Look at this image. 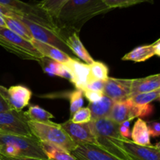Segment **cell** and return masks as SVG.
Wrapping results in <instances>:
<instances>
[{
    "mask_svg": "<svg viewBox=\"0 0 160 160\" xmlns=\"http://www.w3.org/2000/svg\"><path fill=\"white\" fill-rule=\"evenodd\" d=\"M70 74V82L76 89L84 90L88 82L90 67L89 65L81 62L78 59H71L66 63H62Z\"/></svg>",
    "mask_w": 160,
    "mask_h": 160,
    "instance_id": "cell-13",
    "label": "cell"
},
{
    "mask_svg": "<svg viewBox=\"0 0 160 160\" xmlns=\"http://www.w3.org/2000/svg\"><path fill=\"white\" fill-rule=\"evenodd\" d=\"M109 10L102 0H69L53 21L65 38L71 32L79 33L88 20Z\"/></svg>",
    "mask_w": 160,
    "mask_h": 160,
    "instance_id": "cell-1",
    "label": "cell"
},
{
    "mask_svg": "<svg viewBox=\"0 0 160 160\" xmlns=\"http://www.w3.org/2000/svg\"><path fill=\"white\" fill-rule=\"evenodd\" d=\"M0 6L19 14L21 17L48 28L61 35L60 31L55 24L52 19L36 5L24 2L21 0H0Z\"/></svg>",
    "mask_w": 160,
    "mask_h": 160,
    "instance_id": "cell-6",
    "label": "cell"
},
{
    "mask_svg": "<svg viewBox=\"0 0 160 160\" xmlns=\"http://www.w3.org/2000/svg\"><path fill=\"white\" fill-rule=\"evenodd\" d=\"M0 154L10 157H30L48 160L34 136L11 135L0 134Z\"/></svg>",
    "mask_w": 160,
    "mask_h": 160,
    "instance_id": "cell-2",
    "label": "cell"
},
{
    "mask_svg": "<svg viewBox=\"0 0 160 160\" xmlns=\"http://www.w3.org/2000/svg\"><path fill=\"white\" fill-rule=\"evenodd\" d=\"M147 128L149 132L150 137L158 138L160 135V123L157 120H152L146 122Z\"/></svg>",
    "mask_w": 160,
    "mask_h": 160,
    "instance_id": "cell-35",
    "label": "cell"
},
{
    "mask_svg": "<svg viewBox=\"0 0 160 160\" xmlns=\"http://www.w3.org/2000/svg\"><path fill=\"white\" fill-rule=\"evenodd\" d=\"M12 17H17L28 28V29L29 30L31 35H32L33 39H35L39 42H43V43L56 47L64 52L67 53L70 57L77 59L73 56L74 55L72 53L70 48L66 45L65 42H64V38L59 34L56 33V31H52L48 28H45L42 25L38 24L35 22L28 20V19L21 17L16 12H13V15Z\"/></svg>",
    "mask_w": 160,
    "mask_h": 160,
    "instance_id": "cell-7",
    "label": "cell"
},
{
    "mask_svg": "<svg viewBox=\"0 0 160 160\" xmlns=\"http://www.w3.org/2000/svg\"><path fill=\"white\" fill-rule=\"evenodd\" d=\"M89 126L97 145L123 160H128L120 148L123 138L120 134V124L109 118L91 120Z\"/></svg>",
    "mask_w": 160,
    "mask_h": 160,
    "instance_id": "cell-3",
    "label": "cell"
},
{
    "mask_svg": "<svg viewBox=\"0 0 160 160\" xmlns=\"http://www.w3.org/2000/svg\"><path fill=\"white\" fill-rule=\"evenodd\" d=\"M71 122L74 123H88L92 120V114L88 108H81L72 115Z\"/></svg>",
    "mask_w": 160,
    "mask_h": 160,
    "instance_id": "cell-32",
    "label": "cell"
},
{
    "mask_svg": "<svg viewBox=\"0 0 160 160\" xmlns=\"http://www.w3.org/2000/svg\"><path fill=\"white\" fill-rule=\"evenodd\" d=\"M113 104L114 102L106 95L98 102H89L88 108L92 114V120L108 118Z\"/></svg>",
    "mask_w": 160,
    "mask_h": 160,
    "instance_id": "cell-20",
    "label": "cell"
},
{
    "mask_svg": "<svg viewBox=\"0 0 160 160\" xmlns=\"http://www.w3.org/2000/svg\"><path fill=\"white\" fill-rule=\"evenodd\" d=\"M60 126L77 145L85 144L97 145L95 138L88 123H74L69 120L65 123H61Z\"/></svg>",
    "mask_w": 160,
    "mask_h": 160,
    "instance_id": "cell-11",
    "label": "cell"
},
{
    "mask_svg": "<svg viewBox=\"0 0 160 160\" xmlns=\"http://www.w3.org/2000/svg\"><path fill=\"white\" fill-rule=\"evenodd\" d=\"M0 159L1 160H45L41 159H36V158L30 157H10V156H6L0 154Z\"/></svg>",
    "mask_w": 160,
    "mask_h": 160,
    "instance_id": "cell-38",
    "label": "cell"
},
{
    "mask_svg": "<svg viewBox=\"0 0 160 160\" xmlns=\"http://www.w3.org/2000/svg\"><path fill=\"white\" fill-rule=\"evenodd\" d=\"M67 95L70 101V117H71L77 110L82 108L84 104V97H83L84 95H83V91L81 89H76L72 92H68Z\"/></svg>",
    "mask_w": 160,
    "mask_h": 160,
    "instance_id": "cell-29",
    "label": "cell"
},
{
    "mask_svg": "<svg viewBox=\"0 0 160 160\" xmlns=\"http://www.w3.org/2000/svg\"><path fill=\"white\" fill-rule=\"evenodd\" d=\"M0 160H1V159H0Z\"/></svg>",
    "mask_w": 160,
    "mask_h": 160,
    "instance_id": "cell-42",
    "label": "cell"
},
{
    "mask_svg": "<svg viewBox=\"0 0 160 160\" xmlns=\"http://www.w3.org/2000/svg\"><path fill=\"white\" fill-rule=\"evenodd\" d=\"M28 123L32 134L39 142L52 144L69 152H71L78 146L61 128L60 124L53 122L45 123L31 120H28Z\"/></svg>",
    "mask_w": 160,
    "mask_h": 160,
    "instance_id": "cell-4",
    "label": "cell"
},
{
    "mask_svg": "<svg viewBox=\"0 0 160 160\" xmlns=\"http://www.w3.org/2000/svg\"><path fill=\"white\" fill-rule=\"evenodd\" d=\"M83 95L85 96L86 99L88 100L89 102H98V100H100L104 96L103 92H100V91L83 90Z\"/></svg>",
    "mask_w": 160,
    "mask_h": 160,
    "instance_id": "cell-34",
    "label": "cell"
},
{
    "mask_svg": "<svg viewBox=\"0 0 160 160\" xmlns=\"http://www.w3.org/2000/svg\"><path fill=\"white\" fill-rule=\"evenodd\" d=\"M70 153L77 160H123L95 144L78 145Z\"/></svg>",
    "mask_w": 160,
    "mask_h": 160,
    "instance_id": "cell-12",
    "label": "cell"
},
{
    "mask_svg": "<svg viewBox=\"0 0 160 160\" xmlns=\"http://www.w3.org/2000/svg\"><path fill=\"white\" fill-rule=\"evenodd\" d=\"M12 107L8 102L7 88L0 85V112L11 110Z\"/></svg>",
    "mask_w": 160,
    "mask_h": 160,
    "instance_id": "cell-33",
    "label": "cell"
},
{
    "mask_svg": "<svg viewBox=\"0 0 160 160\" xmlns=\"http://www.w3.org/2000/svg\"><path fill=\"white\" fill-rule=\"evenodd\" d=\"M160 97V89L153 92H145V93L137 94L131 96L129 99L135 105H147L152 102L158 101Z\"/></svg>",
    "mask_w": 160,
    "mask_h": 160,
    "instance_id": "cell-28",
    "label": "cell"
},
{
    "mask_svg": "<svg viewBox=\"0 0 160 160\" xmlns=\"http://www.w3.org/2000/svg\"><path fill=\"white\" fill-rule=\"evenodd\" d=\"M160 89V74L150 75L142 78L133 79L131 83V98L137 94L153 92Z\"/></svg>",
    "mask_w": 160,
    "mask_h": 160,
    "instance_id": "cell-17",
    "label": "cell"
},
{
    "mask_svg": "<svg viewBox=\"0 0 160 160\" xmlns=\"http://www.w3.org/2000/svg\"><path fill=\"white\" fill-rule=\"evenodd\" d=\"M77 32H71L67 34L64 38V42L72 53L77 56V59H81L84 63L91 65L95 60L84 46Z\"/></svg>",
    "mask_w": 160,
    "mask_h": 160,
    "instance_id": "cell-16",
    "label": "cell"
},
{
    "mask_svg": "<svg viewBox=\"0 0 160 160\" xmlns=\"http://www.w3.org/2000/svg\"><path fill=\"white\" fill-rule=\"evenodd\" d=\"M109 9L115 8H126L134 6L145 2H152V0H102Z\"/></svg>",
    "mask_w": 160,
    "mask_h": 160,
    "instance_id": "cell-31",
    "label": "cell"
},
{
    "mask_svg": "<svg viewBox=\"0 0 160 160\" xmlns=\"http://www.w3.org/2000/svg\"><path fill=\"white\" fill-rule=\"evenodd\" d=\"M0 27H1V28H6L5 22H4V20H3V18L2 16H0Z\"/></svg>",
    "mask_w": 160,
    "mask_h": 160,
    "instance_id": "cell-39",
    "label": "cell"
},
{
    "mask_svg": "<svg viewBox=\"0 0 160 160\" xmlns=\"http://www.w3.org/2000/svg\"><path fill=\"white\" fill-rule=\"evenodd\" d=\"M32 92L23 85H13L7 89V98L12 109L22 111L30 103Z\"/></svg>",
    "mask_w": 160,
    "mask_h": 160,
    "instance_id": "cell-14",
    "label": "cell"
},
{
    "mask_svg": "<svg viewBox=\"0 0 160 160\" xmlns=\"http://www.w3.org/2000/svg\"><path fill=\"white\" fill-rule=\"evenodd\" d=\"M154 56H160V40L151 45H141L134 48L122 57V60L132 61L134 62H145Z\"/></svg>",
    "mask_w": 160,
    "mask_h": 160,
    "instance_id": "cell-15",
    "label": "cell"
},
{
    "mask_svg": "<svg viewBox=\"0 0 160 160\" xmlns=\"http://www.w3.org/2000/svg\"><path fill=\"white\" fill-rule=\"evenodd\" d=\"M5 25L7 29L10 30L17 35L31 42L33 39L32 35L26 26L16 17H2Z\"/></svg>",
    "mask_w": 160,
    "mask_h": 160,
    "instance_id": "cell-23",
    "label": "cell"
},
{
    "mask_svg": "<svg viewBox=\"0 0 160 160\" xmlns=\"http://www.w3.org/2000/svg\"><path fill=\"white\" fill-rule=\"evenodd\" d=\"M0 28H1V27H0Z\"/></svg>",
    "mask_w": 160,
    "mask_h": 160,
    "instance_id": "cell-41",
    "label": "cell"
},
{
    "mask_svg": "<svg viewBox=\"0 0 160 160\" xmlns=\"http://www.w3.org/2000/svg\"><path fill=\"white\" fill-rule=\"evenodd\" d=\"M105 81H93L88 83L85 88L84 90L89 91H100L102 92L103 88H104Z\"/></svg>",
    "mask_w": 160,
    "mask_h": 160,
    "instance_id": "cell-36",
    "label": "cell"
},
{
    "mask_svg": "<svg viewBox=\"0 0 160 160\" xmlns=\"http://www.w3.org/2000/svg\"><path fill=\"white\" fill-rule=\"evenodd\" d=\"M132 105L133 102L131 99L114 102L108 118L119 124H121L123 122L127 120L131 121L132 120L131 117V112Z\"/></svg>",
    "mask_w": 160,
    "mask_h": 160,
    "instance_id": "cell-19",
    "label": "cell"
},
{
    "mask_svg": "<svg viewBox=\"0 0 160 160\" xmlns=\"http://www.w3.org/2000/svg\"><path fill=\"white\" fill-rule=\"evenodd\" d=\"M132 79L108 78L105 81L103 94L114 102L129 99Z\"/></svg>",
    "mask_w": 160,
    "mask_h": 160,
    "instance_id": "cell-10",
    "label": "cell"
},
{
    "mask_svg": "<svg viewBox=\"0 0 160 160\" xmlns=\"http://www.w3.org/2000/svg\"><path fill=\"white\" fill-rule=\"evenodd\" d=\"M154 112V106L152 104L135 105L133 103L131 106V120L134 118H143L151 116Z\"/></svg>",
    "mask_w": 160,
    "mask_h": 160,
    "instance_id": "cell-30",
    "label": "cell"
},
{
    "mask_svg": "<svg viewBox=\"0 0 160 160\" xmlns=\"http://www.w3.org/2000/svg\"><path fill=\"white\" fill-rule=\"evenodd\" d=\"M31 42L34 45V48L44 57L48 58V59H52V60L60 62V63H66V62H68L71 59H73V58L70 57L67 53L64 52H62L59 48L52 46V45L43 43V42L35 40V39H32Z\"/></svg>",
    "mask_w": 160,
    "mask_h": 160,
    "instance_id": "cell-18",
    "label": "cell"
},
{
    "mask_svg": "<svg viewBox=\"0 0 160 160\" xmlns=\"http://www.w3.org/2000/svg\"><path fill=\"white\" fill-rule=\"evenodd\" d=\"M0 149H1V145H0Z\"/></svg>",
    "mask_w": 160,
    "mask_h": 160,
    "instance_id": "cell-40",
    "label": "cell"
},
{
    "mask_svg": "<svg viewBox=\"0 0 160 160\" xmlns=\"http://www.w3.org/2000/svg\"><path fill=\"white\" fill-rule=\"evenodd\" d=\"M0 46L23 59L39 62L44 58L30 41L17 35L6 28H0Z\"/></svg>",
    "mask_w": 160,
    "mask_h": 160,
    "instance_id": "cell-5",
    "label": "cell"
},
{
    "mask_svg": "<svg viewBox=\"0 0 160 160\" xmlns=\"http://www.w3.org/2000/svg\"><path fill=\"white\" fill-rule=\"evenodd\" d=\"M40 64L45 73L51 76H58L70 81V74L65 66L60 62L44 57L40 61Z\"/></svg>",
    "mask_w": 160,
    "mask_h": 160,
    "instance_id": "cell-22",
    "label": "cell"
},
{
    "mask_svg": "<svg viewBox=\"0 0 160 160\" xmlns=\"http://www.w3.org/2000/svg\"><path fill=\"white\" fill-rule=\"evenodd\" d=\"M120 148L128 160H160L159 143L143 146L123 138L120 142Z\"/></svg>",
    "mask_w": 160,
    "mask_h": 160,
    "instance_id": "cell-9",
    "label": "cell"
},
{
    "mask_svg": "<svg viewBox=\"0 0 160 160\" xmlns=\"http://www.w3.org/2000/svg\"><path fill=\"white\" fill-rule=\"evenodd\" d=\"M25 116L28 120L38 122V123H50L54 116L45 109L38 106H30L28 111L24 112Z\"/></svg>",
    "mask_w": 160,
    "mask_h": 160,
    "instance_id": "cell-25",
    "label": "cell"
},
{
    "mask_svg": "<svg viewBox=\"0 0 160 160\" xmlns=\"http://www.w3.org/2000/svg\"><path fill=\"white\" fill-rule=\"evenodd\" d=\"M88 82L93 81H106L109 78V67L104 62L94 61L89 65Z\"/></svg>",
    "mask_w": 160,
    "mask_h": 160,
    "instance_id": "cell-26",
    "label": "cell"
},
{
    "mask_svg": "<svg viewBox=\"0 0 160 160\" xmlns=\"http://www.w3.org/2000/svg\"><path fill=\"white\" fill-rule=\"evenodd\" d=\"M28 120L22 111L11 110L0 112V134L34 136L28 127Z\"/></svg>",
    "mask_w": 160,
    "mask_h": 160,
    "instance_id": "cell-8",
    "label": "cell"
},
{
    "mask_svg": "<svg viewBox=\"0 0 160 160\" xmlns=\"http://www.w3.org/2000/svg\"><path fill=\"white\" fill-rule=\"evenodd\" d=\"M68 1L69 0H42L38 3L37 6L43 9L54 20L62 6Z\"/></svg>",
    "mask_w": 160,
    "mask_h": 160,
    "instance_id": "cell-27",
    "label": "cell"
},
{
    "mask_svg": "<svg viewBox=\"0 0 160 160\" xmlns=\"http://www.w3.org/2000/svg\"><path fill=\"white\" fill-rule=\"evenodd\" d=\"M131 138H132V142L137 145L143 146L151 145L150 134L147 128L146 122L141 118L138 119L133 127Z\"/></svg>",
    "mask_w": 160,
    "mask_h": 160,
    "instance_id": "cell-21",
    "label": "cell"
},
{
    "mask_svg": "<svg viewBox=\"0 0 160 160\" xmlns=\"http://www.w3.org/2000/svg\"><path fill=\"white\" fill-rule=\"evenodd\" d=\"M41 145L48 160H77L71 153L56 145L45 142H41Z\"/></svg>",
    "mask_w": 160,
    "mask_h": 160,
    "instance_id": "cell-24",
    "label": "cell"
},
{
    "mask_svg": "<svg viewBox=\"0 0 160 160\" xmlns=\"http://www.w3.org/2000/svg\"><path fill=\"white\" fill-rule=\"evenodd\" d=\"M120 134L121 137L124 139L130 140V138L131 137V132L130 128L123 126L122 124H120Z\"/></svg>",
    "mask_w": 160,
    "mask_h": 160,
    "instance_id": "cell-37",
    "label": "cell"
}]
</instances>
